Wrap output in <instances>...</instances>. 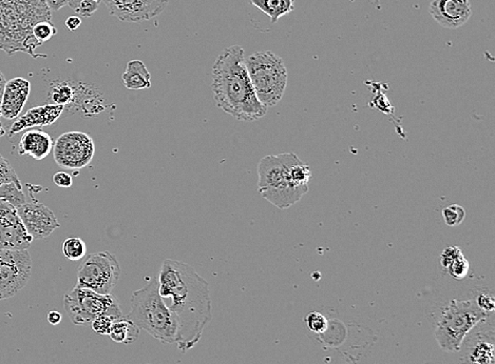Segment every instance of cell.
Wrapping results in <instances>:
<instances>
[{
	"label": "cell",
	"instance_id": "3957f363",
	"mask_svg": "<svg viewBox=\"0 0 495 364\" xmlns=\"http://www.w3.org/2000/svg\"><path fill=\"white\" fill-rule=\"evenodd\" d=\"M126 318L159 341L176 343L178 322L159 293L158 279L132 294V311Z\"/></svg>",
	"mask_w": 495,
	"mask_h": 364
},
{
	"label": "cell",
	"instance_id": "6da1fadb",
	"mask_svg": "<svg viewBox=\"0 0 495 364\" xmlns=\"http://www.w3.org/2000/svg\"><path fill=\"white\" fill-rule=\"evenodd\" d=\"M158 282L159 293L170 299L168 307L178 322V348L191 350L213 320L208 282L191 265L174 259L163 261Z\"/></svg>",
	"mask_w": 495,
	"mask_h": 364
},
{
	"label": "cell",
	"instance_id": "484cf974",
	"mask_svg": "<svg viewBox=\"0 0 495 364\" xmlns=\"http://www.w3.org/2000/svg\"><path fill=\"white\" fill-rule=\"evenodd\" d=\"M100 2L95 0H69L68 6L82 17H90L97 12Z\"/></svg>",
	"mask_w": 495,
	"mask_h": 364
},
{
	"label": "cell",
	"instance_id": "9a60e30c",
	"mask_svg": "<svg viewBox=\"0 0 495 364\" xmlns=\"http://www.w3.org/2000/svg\"><path fill=\"white\" fill-rule=\"evenodd\" d=\"M31 92V84L25 78L17 77L9 80L2 94L0 114L8 121L18 118L23 112Z\"/></svg>",
	"mask_w": 495,
	"mask_h": 364
},
{
	"label": "cell",
	"instance_id": "30bf717a",
	"mask_svg": "<svg viewBox=\"0 0 495 364\" xmlns=\"http://www.w3.org/2000/svg\"><path fill=\"white\" fill-rule=\"evenodd\" d=\"M95 153V140L85 132L64 133L53 145L54 160L66 170L84 169L93 160Z\"/></svg>",
	"mask_w": 495,
	"mask_h": 364
},
{
	"label": "cell",
	"instance_id": "7a4b0ae2",
	"mask_svg": "<svg viewBox=\"0 0 495 364\" xmlns=\"http://www.w3.org/2000/svg\"><path fill=\"white\" fill-rule=\"evenodd\" d=\"M213 98L219 109L240 121H255L267 113L255 93L240 45L226 48L213 63Z\"/></svg>",
	"mask_w": 495,
	"mask_h": 364
},
{
	"label": "cell",
	"instance_id": "f35d334b",
	"mask_svg": "<svg viewBox=\"0 0 495 364\" xmlns=\"http://www.w3.org/2000/svg\"><path fill=\"white\" fill-rule=\"evenodd\" d=\"M95 1L100 2L102 0H95Z\"/></svg>",
	"mask_w": 495,
	"mask_h": 364
},
{
	"label": "cell",
	"instance_id": "74e56055",
	"mask_svg": "<svg viewBox=\"0 0 495 364\" xmlns=\"http://www.w3.org/2000/svg\"><path fill=\"white\" fill-rule=\"evenodd\" d=\"M6 78H4V74L0 71V104H1L2 94H4V86H6ZM1 116V114H0ZM6 134V131L2 128L1 123H0V137L4 136Z\"/></svg>",
	"mask_w": 495,
	"mask_h": 364
},
{
	"label": "cell",
	"instance_id": "277c9868",
	"mask_svg": "<svg viewBox=\"0 0 495 364\" xmlns=\"http://www.w3.org/2000/svg\"><path fill=\"white\" fill-rule=\"evenodd\" d=\"M299 159L294 153H282L268 155L259 162V193L280 210L291 208L307 193L294 180L293 167Z\"/></svg>",
	"mask_w": 495,
	"mask_h": 364
},
{
	"label": "cell",
	"instance_id": "4316f807",
	"mask_svg": "<svg viewBox=\"0 0 495 364\" xmlns=\"http://www.w3.org/2000/svg\"><path fill=\"white\" fill-rule=\"evenodd\" d=\"M305 324L309 331L316 334H322L328 329V320L319 311H312L305 317Z\"/></svg>",
	"mask_w": 495,
	"mask_h": 364
},
{
	"label": "cell",
	"instance_id": "4fadbf2b",
	"mask_svg": "<svg viewBox=\"0 0 495 364\" xmlns=\"http://www.w3.org/2000/svg\"><path fill=\"white\" fill-rule=\"evenodd\" d=\"M17 212L28 233L37 241L47 239L60 226L55 214L41 202H26Z\"/></svg>",
	"mask_w": 495,
	"mask_h": 364
},
{
	"label": "cell",
	"instance_id": "8d00e7d4",
	"mask_svg": "<svg viewBox=\"0 0 495 364\" xmlns=\"http://www.w3.org/2000/svg\"><path fill=\"white\" fill-rule=\"evenodd\" d=\"M62 319V314L58 313V311H50V313L48 314V321H49L50 324H53V326H56V324H60Z\"/></svg>",
	"mask_w": 495,
	"mask_h": 364
},
{
	"label": "cell",
	"instance_id": "7c38bea8",
	"mask_svg": "<svg viewBox=\"0 0 495 364\" xmlns=\"http://www.w3.org/2000/svg\"><path fill=\"white\" fill-rule=\"evenodd\" d=\"M33 241L23 226L17 209L0 202V250H28Z\"/></svg>",
	"mask_w": 495,
	"mask_h": 364
},
{
	"label": "cell",
	"instance_id": "d590c367",
	"mask_svg": "<svg viewBox=\"0 0 495 364\" xmlns=\"http://www.w3.org/2000/svg\"><path fill=\"white\" fill-rule=\"evenodd\" d=\"M66 23L68 29L70 31H75L82 25V19L78 16H70L69 18H67L66 23Z\"/></svg>",
	"mask_w": 495,
	"mask_h": 364
},
{
	"label": "cell",
	"instance_id": "2e32d148",
	"mask_svg": "<svg viewBox=\"0 0 495 364\" xmlns=\"http://www.w3.org/2000/svg\"><path fill=\"white\" fill-rule=\"evenodd\" d=\"M65 106L58 104H48L45 106H34L30 109L25 115L19 116L8 131L9 137L18 134L26 128H41L55 123L64 113Z\"/></svg>",
	"mask_w": 495,
	"mask_h": 364
},
{
	"label": "cell",
	"instance_id": "d4e9b609",
	"mask_svg": "<svg viewBox=\"0 0 495 364\" xmlns=\"http://www.w3.org/2000/svg\"><path fill=\"white\" fill-rule=\"evenodd\" d=\"M56 33L58 30L49 21H38L32 29V36L38 41V43L50 40L54 35H56Z\"/></svg>",
	"mask_w": 495,
	"mask_h": 364
},
{
	"label": "cell",
	"instance_id": "f1b7e54d",
	"mask_svg": "<svg viewBox=\"0 0 495 364\" xmlns=\"http://www.w3.org/2000/svg\"><path fill=\"white\" fill-rule=\"evenodd\" d=\"M15 182L21 184L14 167L11 165L10 161L6 160L1 154H0V185L4 183Z\"/></svg>",
	"mask_w": 495,
	"mask_h": 364
},
{
	"label": "cell",
	"instance_id": "603a6c76",
	"mask_svg": "<svg viewBox=\"0 0 495 364\" xmlns=\"http://www.w3.org/2000/svg\"><path fill=\"white\" fill-rule=\"evenodd\" d=\"M0 202H6L18 209L26 204V196L23 192V184L10 182L0 185Z\"/></svg>",
	"mask_w": 495,
	"mask_h": 364
},
{
	"label": "cell",
	"instance_id": "7402d4cb",
	"mask_svg": "<svg viewBox=\"0 0 495 364\" xmlns=\"http://www.w3.org/2000/svg\"><path fill=\"white\" fill-rule=\"evenodd\" d=\"M76 90L67 82H58L53 84L49 91V101L51 104L69 106L75 101Z\"/></svg>",
	"mask_w": 495,
	"mask_h": 364
},
{
	"label": "cell",
	"instance_id": "cb8c5ba5",
	"mask_svg": "<svg viewBox=\"0 0 495 364\" xmlns=\"http://www.w3.org/2000/svg\"><path fill=\"white\" fill-rule=\"evenodd\" d=\"M63 254L71 261H78L87 255V246L82 239L71 237L64 241L62 246Z\"/></svg>",
	"mask_w": 495,
	"mask_h": 364
},
{
	"label": "cell",
	"instance_id": "ab89813d",
	"mask_svg": "<svg viewBox=\"0 0 495 364\" xmlns=\"http://www.w3.org/2000/svg\"><path fill=\"white\" fill-rule=\"evenodd\" d=\"M464 364H470V363H464Z\"/></svg>",
	"mask_w": 495,
	"mask_h": 364
},
{
	"label": "cell",
	"instance_id": "4dcf8cb0",
	"mask_svg": "<svg viewBox=\"0 0 495 364\" xmlns=\"http://www.w3.org/2000/svg\"><path fill=\"white\" fill-rule=\"evenodd\" d=\"M117 318V317H115V316L110 315L100 316V317L95 318V319L91 322L92 330L99 335H109L111 326H112L113 322H115Z\"/></svg>",
	"mask_w": 495,
	"mask_h": 364
},
{
	"label": "cell",
	"instance_id": "83f0119b",
	"mask_svg": "<svg viewBox=\"0 0 495 364\" xmlns=\"http://www.w3.org/2000/svg\"><path fill=\"white\" fill-rule=\"evenodd\" d=\"M442 216H444L447 226H457L464 221L466 212H464V208L459 204H452V206L442 210Z\"/></svg>",
	"mask_w": 495,
	"mask_h": 364
},
{
	"label": "cell",
	"instance_id": "52a82bcc",
	"mask_svg": "<svg viewBox=\"0 0 495 364\" xmlns=\"http://www.w3.org/2000/svg\"><path fill=\"white\" fill-rule=\"evenodd\" d=\"M64 307L71 321L76 326L90 324L102 315L123 317L119 300L112 294L95 293L88 289L75 287L64 297Z\"/></svg>",
	"mask_w": 495,
	"mask_h": 364
},
{
	"label": "cell",
	"instance_id": "8fae6325",
	"mask_svg": "<svg viewBox=\"0 0 495 364\" xmlns=\"http://www.w3.org/2000/svg\"><path fill=\"white\" fill-rule=\"evenodd\" d=\"M112 16L127 23H142L159 16L169 0H102Z\"/></svg>",
	"mask_w": 495,
	"mask_h": 364
},
{
	"label": "cell",
	"instance_id": "5bb4252c",
	"mask_svg": "<svg viewBox=\"0 0 495 364\" xmlns=\"http://www.w3.org/2000/svg\"><path fill=\"white\" fill-rule=\"evenodd\" d=\"M429 12L434 21L446 29H459L472 14L469 0H432Z\"/></svg>",
	"mask_w": 495,
	"mask_h": 364
},
{
	"label": "cell",
	"instance_id": "1f68e13d",
	"mask_svg": "<svg viewBox=\"0 0 495 364\" xmlns=\"http://www.w3.org/2000/svg\"><path fill=\"white\" fill-rule=\"evenodd\" d=\"M474 302L477 307H479L481 311H485V313L490 314L494 311L495 299L491 294L481 293L477 296V300H474Z\"/></svg>",
	"mask_w": 495,
	"mask_h": 364
},
{
	"label": "cell",
	"instance_id": "d6986e66",
	"mask_svg": "<svg viewBox=\"0 0 495 364\" xmlns=\"http://www.w3.org/2000/svg\"><path fill=\"white\" fill-rule=\"evenodd\" d=\"M248 1L267 15L272 23H276L281 17L293 12L295 9V0H248Z\"/></svg>",
	"mask_w": 495,
	"mask_h": 364
},
{
	"label": "cell",
	"instance_id": "ba28073f",
	"mask_svg": "<svg viewBox=\"0 0 495 364\" xmlns=\"http://www.w3.org/2000/svg\"><path fill=\"white\" fill-rule=\"evenodd\" d=\"M121 277V267L110 252L93 253L87 256L78 271L76 287L91 289L95 293L111 294Z\"/></svg>",
	"mask_w": 495,
	"mask_h": 364
},
{
	"label": "cell",
	"instance_id": "d6a6232c",
	"mask_svg": "<svg viewBox=\"0 0 495 364\" xmlns=\"http://www.w3.org/2000/svg\"><path fill=\"white\" fill-rule=\"evenodd\" d=\"M462 255V250H459L457 246H450V248H447L446 250L442 252V256H440V261H442V265L444 268H448L457 257Z\"/></svg>",
	"mask_w": 495,
	"mask_h": 364
},
{
	"label": "cell",
	"instance_id": "8992f818",
	"mask_svg": "<svg viewBox=\"0 0 495 364\" xmlns=\"http://www.w3.org/2000/svg\"><path fill=\"white\" fill-rule=\"evenodd\" d=\"M246 69L259 101L265 108L276 106L287 87L284 61L270 51L257 52L245 58Z\"/></svg>",
	"mask_w": 495,
	"mask_h": 364
},
{
	"label": "cell",
	"instance_id": "44dd1931",
	"mask_svg": "<svg viewBox=\"0 0 495 364\" xmlns=\"http://www.w3.org/2000/svg\"><path fill=\"white\" fill-rule=\"evenodd\" d=\"M494 337L485 339L481 337L469 348L467 360L470 364H494Z\"/></svg>",
	"mask_w": 495,
	"mask_h": 364
},
{
	"label": "cell",
	"instance_id": "ac0fdd59",
	"mask_svg": "<svg viewBox=\"0 0 495 364\" xmlns=\"http://www.w3.org/2000/svg\"><path fill=\"white\" fill-rule=\"evenodd\" d=\"M122 80L128 90H146L151 88V75L143 61L132 60L127 63Z\"/></svg>",
	"mask_w": 495,
	"mask_h": 364
},
{
	"label": "cell",
	"instance_id": "f546056e",
	"mask_svg": "<svg viewBox=\"0 0 495 364\" xmlns=\"http://www.w3.org/2000/svg\"><path fill=\"white\" fill-rule=\"evenodd\" d=\"M469 269H470V265H469V261L464 258V255L457 257L448 268L449 273L453 278L457 279V280H462L464 277L469 273Z\"/></svg>",
	"mask_w": 495,
	"mask_h": 364
},
{
	"label": "cell",
	"instance_id": "5b68a950",
	"mask_svg": "<svg viewBox=\"0 0 495 364\" xmlns=\"http://www.w3.org/2000/svg\"><path fill=\"white\" fill-rule=\"evenodd\" d=\"M488 315L477 307L474 300H452L442 309L436 322V342L445 352H459L469 333L487 319Z\"/></svg>",
	"mask_w": 495,
	"mask_h": 364
},
{
	"label": "cell",
	"instance_id": "836d02e7",
	"mask_svg": "<svg viewBox=\"0 0 495 364\" xmlns=\"http://www.w3.org/2000/svg\"><path fill=\"white\" fill-rule=\"evenodd\" d=\"M53 182L58 187L68 189V187H71L72 184H73V180H72V176L66 173V172H58V173L54 174Z\"/></svg>",
	"mask_w": 495,
	"mask_h": 364
},
{
	"label": "cell",
	"instance_id": "9c48e42d",
	"mask_svg": "<svg viewBox=\"0 0 495 364\" xmlns=\"http://www.w3.org/2000/svg\"><path fill=\"white\" fill-rule=\"evenodd\" d=\"M31 274L28 250H0V302L17 295L29 282Z\"/></svg>",
	"mask_w": 495,
	"mask_h": 364
},
{
	"label": "cell",
	"instance_id": "e0dca14e",
	"mask_svg": "<svg viewBox=\"0 0 495 364\" xmlns=\"http://www.w3.org/2000/svg\"><path fill=\"white\" fill-rule=\"evenodd\" d=\"M53 138L48 133L31 128L25 132L18 143V154L30 156L35 160H43L53 151Z\"/></svg>",
	"mask_w": 495,
	"mask_h": 364
},
{
	"label": "cell",
	"instance_id": "ffe728a7",
	"mask_svg": "<svg viewBox=\"0 0 495 364\" xmlns=\"http://www.w3.org/2000/svg\"><path fill=\"white\" fill-rule=\"evenodd\" d=\"M111 339L117 343L132 344L139 337V329L128 318H117L109 333Z\"/></svg>",
	"mask_w": 495,
	"mask_h": 364
},
{
	"label": "cell",
	"instance_id": "e575fe53",
	"mask_svg": "<svg viewBox=\"0 0 495 364\" xmlns=\"http://www.w3.org/2000/svg\"><path fill=\"white\" fill-rule=\"evenodd\" d=\"M45 2L50 11L56 12V11L60 10V9L67 6L69 4V0H45Z\"/></svg>",
	"mask_w": 495,
	"mask_h": 364
}]
</instances>
